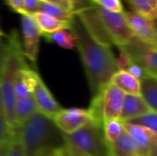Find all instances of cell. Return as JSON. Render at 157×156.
<instances>
[{"instance_id": "obj_22", "label": "cell", "mask_w": 157, "mask_h": 156, "mask_svg": "<svg viewBox=\"0 0 157 156\" xmlns=\"http://www.w3.org/2000/svg\"><path fill=\"white\" fill-rule=\"evenodd\" d=\"M16 131L9 123L0 94V142H14Z\"/></svg>"}, {"instance_id": "obj_30", "label": "cell", "mask_w": 157, "mask_h": 156, "mask_svg": "<svg viewBox=\"0 0 157 156\" xmlns=\"http://www.w3.org/2000/svg\"><path fill=\"white\" fill-rule=\"evenodd\" d=\"M42 1L56 5L65 10H68V11L74 13V7H73V4H72L71 0H42Z\"/></svg>"}, {"instance_id": "obj_9", "label": "cell", "mask_w": 157, "mask_h": 156, "mask_svg": "<svg viewBox=\"0 0 157 156\" xmlns=\"http://www.w3.org/2000/svg\"><path fill=\"white\" fill-rule=\"evenodd\" d=\"M119 49L132 61L143 65L150 74L157 76V47L149 46L133 38L128 44Z\"/></svg>"}, {"instance_id": "obj_2", "label": "cell", "mask_w": 157, "mask_h": 156, "mask_svg": "<svg viewBox=\"0 0 157 156\" xmlns=\"http://www.w3.org/2000/svg\"><path fill=\"white\" fill-rule=\"evenodd\" d=\"M25 156H51L65 145L64 134L52 119L39 111L16 129Z\"/></svg>"}, {"instance_id": "obj_10", "label": "cell", "mask_w": 157, "mask_h": 156, "mask_svg": "<svg viewBox=\"0 0 157 156\" xmlns=\"http://www.w3.org/2000/svg\"><path fill=\"white\" fill-rule=\"evenodd\" d=\"M86 30L88 32V34L98 43L110 47L113 45V42L109 36L103 22L98 13L97 6H90L88 7H86L77 13L75 14Z\"/></svg>"}, {"instance_id": "obj_18", "label": "cell", "mask_w": 157, "mask_h": 156, "mask_svg": "<svg viewBox=\"0 0 157 156\" xmlns=\"http://www.w3.org/2000/svg\"><path fill=\"white\" fill-rule=\"evenodd\" d=\"M140 96L149 109L157 113V76L150 74L141 81Z\"/></svg>"}, {"instance_id": "obj_20", "label": "cell", "mask_w": 157, "mask_h": 156, "mask_svg": "<svg viewBox=\"0 0 157 156\" xmlns=\"http://www.w3.org/2000/svg\"><path fill=\"white\" fill-rule=\"evenodd\" d=\"M132 10L149 19H157V0H126Z\"/></svg>"}, {"instance_id": "obj_21", "label": "cell", "mask_w": 157, "mask_h": 156, "mask_svg": "<svg viewBox=\"0 0 157 156\" xmlns=\"http://www.w3.org/2000/svg\"><path fill=\"white\" fill-rule=\"evenodd\" d=\"M39 12L46 13L59 20L67 21V22H72L75 17V15L73 12H70L68 10H65V9L56 6V5L45 2L42 0H40V2Z\"/></svg>"}, {"instance_id": "obj_24", "label": "cell", "mask_w": 157, "mask_h": 156, "mask_svg": "<svg viewBox=\"0 0 157 156\" xmlns=\"http://www.w3.org/2000/svg\"><path fill=\"white\" fill-rule=\"evenodd\" d=\"M130 123L139 125L157 136V113L155 112L151 111L146 115L130 121Z\"/></svg>"}, {"instance_id": "obj_27", "label": "cell", "mask_w": 157, "mask_h": 156, "mask_svg": "<svg viewBox=\"0 0 157 156\" xmlns=\"http://www.w3.org/2000/svg\"><path fill=\"white\" fill-rule=\"evenodd\" d=\"M7 51H8L7 37L6 38H1L0 37V80H1V77H2L5 63H6Z\"/></svg>"}, {"instance_id": "obj_15", "label": "cell", "mask_w": 157, "mask_h": 156, "mask_svg": "<svg viewBox=\"0 0 157 156\" xmlns=\"http://www.w3.org/2000/svg\"><path fill=\"white\" fill-rule=\"evenodd\" d=\"M125 95L140 96L141 82L124 70H119L113 75L111 82Z\"/></svg>"}, {"instance_id": "obj_31", "label": "cell", "mask_w": 157, "mask_h": 156, "mask_svg": "<svg viewBox=\"0 0 157 156\" xmlns=\"http://www.w3.org/2000/svg\"><path fill=\"white\" fill-rule=\"evenodd\" d=\"M7 156H25L22 146L17 139H15V141L12 143L11 148L9 150Z\"/></svg>"}, {"instance_id": "obj_8", "label": "cell", "mask_w": 157, "mask_h": 156, "mask_svg": "<svg viewBox=\"0 0 157 156\" xmlns=\"http://www.w3.org/2000/svg\"><path fill=\"white\" fill-rule=\"evenodd\" d=\"M22 46L26 59L35 63L38 60L40 42L43 36L37 22L30 15H21Z\"/></svg>"}, {"instance_id": "obj_29", "label": "cell", "mask_w": 157, "mask_h": 156, "mask_svg": "<svg viewBox=\"0 0 157 156\" xmlns=\"http://www.w3.org/2000/svg\"><path fill=\"white\" fill-rule=\"evenodd\" d=\"M40 0H24V6L27 15H31L39 11Z\"/></svg>"}, {"instance_id": "obj_4", "label": "cell", "mask_w": 157, "mask_h": 156, "mask_svg": "<svg viewBox=\"0 0 157 156\" xmlns=\"http://www.w3.org/2000/svg\"><path fill=\"white\" fill-rule=\"evenodd\" d=\"M64 141L65 145L80 156H111L103 125L89 124L73 134H64Z\"/></svg>"}, {"instance_id": "obj_12", "label": "cell", "mask_w": 157, "mask_h": 156, "mask_svg": "<svg viewBox=\"0 0 157 156\" xmlns=\"http://www.w3.org/2000/svg\"><path fill=\"white\" fill-rule=\"evenodd\" d=\"M33 97L38 111L51 119H53L63 108L56 101L40 76H39L34 86Z\"/></svg>"}, {"instance_id": "obj_33", "label": "cell", "mask_w": 157, "mask_h": 156, "mask_svg": "<svg viewBox=\"0 0 157 156\" xmlns=\"http://www.w3.org/2000/svg\"><path fill=\"white\" fill-rule=\"evenodd\" d=\"M57 154L59 156H80L67 145H64L59 151H57Z\"/></svg>"}, {"instance_id": "obj_25", "label": "cell", "mask_w": 157, "mask_h": 156, "mask_svg": "<svg viewBox=\"0 0 157 156\" xmlns=\"http://www.w3.org/2000/svg\"><path fill=\"white\" fill-rule=\"evenodd\" d=\"M94 6H99L110 12L121 13L124 11L121 0H90Z\"/></svg>"}, {"instance_id": "obj_17", "label": "cell", "mask_w": 157, "mask_h": 156, "mask_svg": "<svg viewBox=\"0 0 157 156\" xmlns=\"http://www.w3.org/2000/svg\"><path fill=\"white\" fill-rule=\"evenodd\" d=\"M111 156H139L137 145L132 137L125 132L112 144H109Z\"/></svg>"}, {"instance_id": "obj_34", "label": "cell", "mask_w": 157, "mask_h": 156, "mask_svg": "<svg viewBox=\"0 0 157 156\" xmlns=\"http://www.w3.org/2000/svg\"><path fill=\"white\" fill-rule=\"evenodd\" d=\"M13 142H0V156H7Z\"/></svg>"}, {"instance_id": "obj_3", "label": "cell", "mask_w": 157, "mask_h": 156, "mask_svg": "<svg viewBox=\"0 0 157 156\" xmlns=\"http://www.w3.org/2000/svg\"><path fill=\"white\" fill-rule=\"evenodd\" d=\"M8 51L0 80V94L9 123L15 130V88L19 72L29 66L17 31L12 29L7 36Z\"/></svg>"}, {"instance_id": "obj_23", "label": "cell", "mask_w": 157, "mask_h": 156, "mask_svg": "<svg viewBox=\"0 0 157 156\" xmlns=\"http://www.w3.org/2000/svg\"><path fill=\"white\" fill-rule=\"evenodd\" d=\"M103 131L105 138L109 144H112L113 143H115L125 132L123 122L120 120H114L105 122L103 124Z\"/></svg>"}, {"instance_id": "obj_11", "label": "cell", "mask_w": 157, "mask_h": 156, "mask_svg": "<svg viewBox=\"0 0 157 156\" xmlns=\"http://www.w3.org/2000/svg\"><path fill=\"white\" fill-rule=\"evenodd\" d=\"M124 16L135 39L149 46L157 47V30L154 20L132 10H124Z\"/></svg>"}, {"instance_id": "obj_32", "label": "cell", "mask_w": 157, "mask_h": 156, "mask_svg": "<svg viewBox=\"0 0 157 156\" xmlns=\"http://www.w3.org/2000/svg\"><path fill=\"white\" fill-rule=\"evenodd\" d=\"M72 4H73V7H74V13H77L78 11L88 7L90 6H93V4L91 3L90 0H71Z\"/></svg>"}, {"instance_id": "obj_28", "label": "cell", "mask_w": 157, "mask_h": 156, "mask_svg": "<svg viewBox=\"0 0 157 156\" xmlns=\"http://www.w3.org/2000/svg\"><path fill=\"white\" fill-rule=\"evenodd\" d=\"M6 2L15 12L20 15H27L24 6V0H6Z\"/></svg>"}, {"instance_id": "obj_7", "label": "cell", "mask_w": 157, "mask_h": 156, "mask_svg": "<svg viewBox=\"0 0 157 156\" xmlns=\"http://www.w3.org/2000/svg\"><path fill=\"white\" fill-rule=\"evenodd\" d=\"M52 120L57 128L65 135L73 134L89 124H98L91 110L81 108H63Z\"/></svg>"}, {"instance_id": "obj_19", "label": "cell", "mask_w": 157, "mask_h": 156, "mask_svg": "<svg viewBox=\"0 0 157 156\" xmlns=\"http://www.w3.org/2000/svg\"><path fill=\"white\" fill-rule=\"evenodd\" d=\"M43 37L49 42L55 43L65 50H73L76 48L75 36L71 29H61L51 34L43 35Z\"/></svg>"}, {"instance_id": "obj_1", "label": "cell", "mask_w": 157, "mask_h": 156, "mask_svg": "<svg viewBox=\"0 0 157 156\" xmlns=\"http://www.w3.org/2000/svg\"><path fill=\"white\" fill-rule=\"evenodd\" d=\"M71 30L75 36L76 48L86 75L92 97L107 86L119 71L117 59L110 47L97 42L75 16Z\"/></svg>"}, {"instance_id": "obj_26", "label": "cell", "mask_w": 157, "mask_h": 156, "mask_svg": "<svg viewBox=\"0 0 157 156\" xmlns=\"http://www.w3.org/2000/svg\"><path fill=\"white\" fill-rule=\"evenodd\" d=\"M123 70L128 72L131 75H132L134 78H136L140 82L143 81L148 75H150V74L147 72V70L143 65H141L140 63H135L132 60Z\"/></svg>"}, {"instance_id": "obj_14", "label": "cell", "mask_w": 157, "mask_h": 156, "mask_svg": "<svg viewBox=\"0 0 157 156\" xmlns=\"http://www.w3.org/2000/svg\"><path fill=\"white\" fill-rule=\"evenodd\" d=\"M30 16H32L35 21L37 22L42 32V35L51 34L61 29H71L72 22L59 20L46 13L38 11L31 14Z\"/></svg>"}, {"instance_id": "obj_35", "label": "cell", "mask_w": 157, "mask_h": 156, "mask_svg": "<svg viewBox=\"0 0 157 156\" xmlns=\"http://www.w3.org/2000/svg\"><path fill=\"white\" fill-rule=\"evenodd\" d=\"M7 35H8V34L5 33V32L3 31V29H1V26H0V37H1V38H6Z\"/></svg>"}, {"instance_id": "obj_36", "label": "cell", "mask_w": 157, "mask_h": 156, "mask_svg": "<svg viewBox=\"0 0 157 156\" xmlns=\"http://www.w3.org/2000/svg\"><path fill=\"white\" fill-rule=\"evenodd\" d=\"M154 22H155V28H156V30H157V19H155V20H154Z\"/></svg>"}, {"instance_id": "obj_37", "label": "cell", "mask_w": 157, "mask_h": 156, "mask_svg": "<svg viewBox=\"0 0 157 156\" xmlns=\"http://www.w3.org/2000/svg\"><path fill=\"white\" fill-rule=\"evenodd\" d=\"M51 156H59V155H58V154H57V153H55V154H52V155H51Z\"/></svg>"}, {"instance_id": "obj_5", "label": "cell", "mask_w": 157, "mask_h": 156, "mask_svg": "<svg viewBox=\"0 0 157 156\" xmlns=\"http://www.w3.org/2000/svg\"><path fill=\"white\" fill-rule=\"evenodd\" d=\"M124 98L125 94L112 83H109L97 96L92 97L88 108L96 122L103 125L107 121L120 120Z\"/></svg>"}, {"instance_id": "obj_6", "label": "cell", "mask_w": 157, "mask_h": 156, "mask_svg": "<svg viewBox=\"0 0 157 156\" xmlns=\"http://www.w3.org/2000/svg\"><path fill=\"white\" fill-rule=\"evenodd\" d=\"M97 10L113 45H116L118 48L122 47L134 38L126 21L124 11L121 13H115L99 6H97Z\"/></svg>"}, {"instance_id": "obj_13", "label": "cell", "mask_w": 157, "mask_h": 156, "mask_svg": "<svg viewBox=\"0 0 157 156\" xmlns=\"http://www.w3.org/2000/svg\"><path fill=\"white\" fill-rule=\"evenodd\" d=\"M149 112L151 110L141 96L125 95L120 120L122 122H130Z\"/></svg>"}, {"instance_id": "obj_16", "label": "cell", "mask_w": 157, "mask_h": 156, "mask_svg": "<svg viewBox=\"0 0 157 156\" xmlns=\"http://www.w3.org/2000/svg\"><path fill=\"white\" fill-rule=\"evenodd\" d=\"M38 112L37 106L34 100L33 93L24 97L16 99L15 102V131L22 122L28 120L30 116Z\"/></svg>"}]
</instances>
